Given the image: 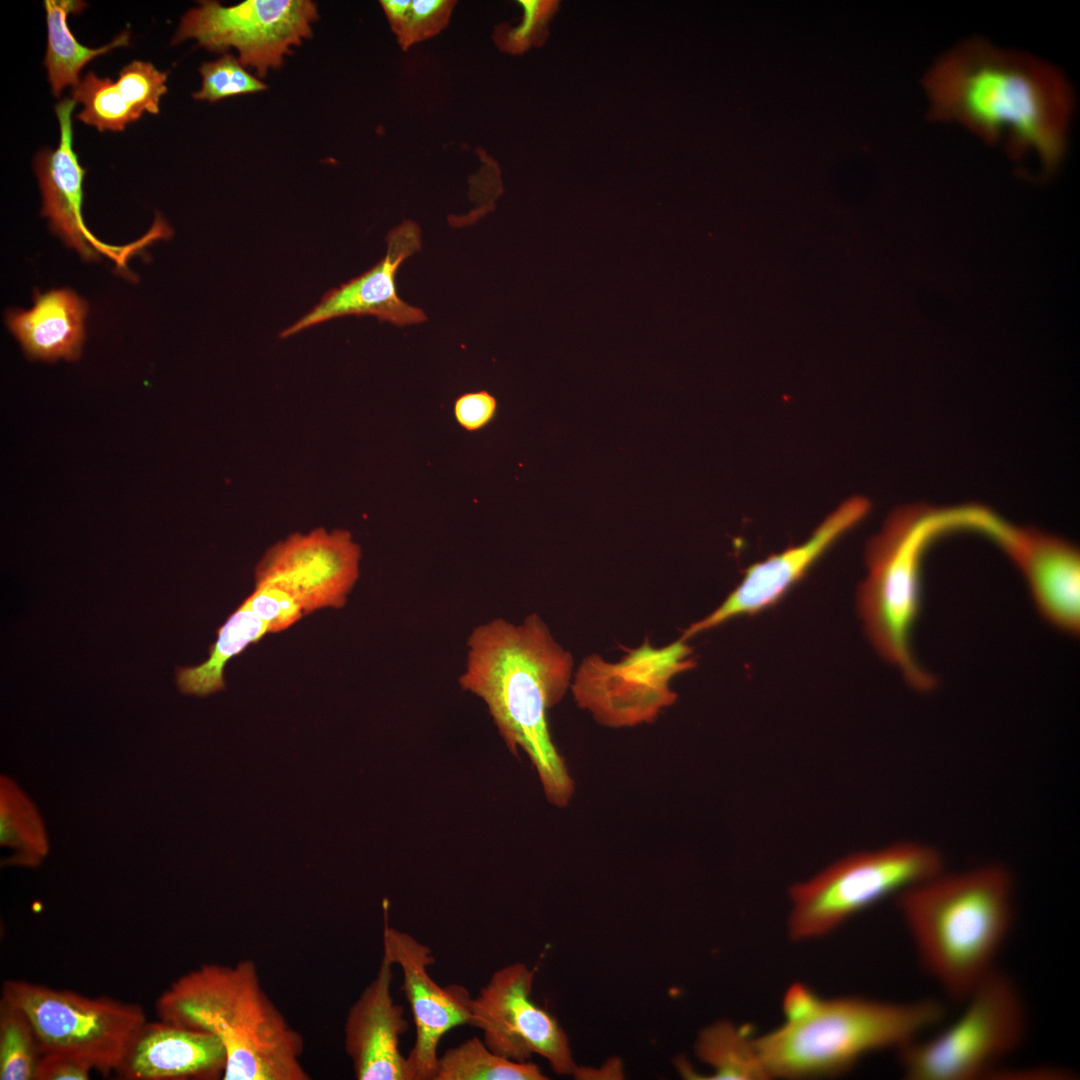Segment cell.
Here are the masks:
<instances>
[{
    "label": "cell",
    "mask_w": 1080,
    "mask_h": 1080,
    "mask_svg": "<svg viewBox=\"0 0 1080 1080\" xmlns=\"http://www.w3.org/2000/svg\"><path fill=\"white\" fill-rule=\"evenodd\" d=\"M943 871L934 848L901 842L849 855L790 889L792 940L825 936L880 900Z\"/></svg>",
    "instance_id": "cell-7"
},
{
    "label": "cell",
    "mask_w": 1080,
    "mask_h": 1080,
    "mask_svg": "<svg viewBox=\"0 0 1080 1080\" xmlns=\"http://www.w3.org/2000/svg\"><path fill=\"white\" fill-rule=\"evenodd\" d=\"M86 6L84 1L79 0L44 1L48 32L44 65L51 91L56 97L67 86L75 87L80 83V72L92 59L129 43L128 31L100 48H89L79 43L70 31L67 18L70 14L82 12Z\"/></svg>",
    "instance_id": "cell-22"
},
{
    "label": "cell",
    "mask_w": 1080,
    "mask_h": 1080,
    "mask_svg": "<svg viewBox=\"0 0 1080 1080\" xmlns=\"http://www.w3.org/2000/svg\"><path fill=\"white\" fill-rule=\"evenodd\" d=\"M158 1019L217 1037L222 1080H308L304 1038L266 993L253 960L205 963L156 999Z\"/></svg>",
    "instance_id": "cell-3"
},
{
    "label": "cell",
    "mask_w": 1080,
    "mask_h": 1080,
    "mask_svg": "<svg viewBox=\"0 0 1080 1080\" xmlns=\"http://www.w3.org/2000/svg\"><path fill=\"white\" fill-rule=\"evenodd\" d=\"M42 1052L26 1016L0 1001V1080H35Z\"/></svg>",
    "instance_id": "cell-28"
},
{
    "label": "cell",
    "mask_w": 1080,
    "mask_h": 1080,
    "mask_svg": "<svg viewBox=\"0 0 1080 1080\" xmlns=\"http://www.w3.org/2000/svg\"><path fill=\"white\" fill-rule=\"evenodd\" d=\"M697 1057L714 1072L702 1079L765 1080L766 1070L747 1028L718 1021L703 1029L696 1042Z\"/></svg>",
    "instance_id": "cell-25"
},
{
    "label": "cell",
    "mask_w": 1080,
    "mask_h": 1080,
    "mask_svg": "<svg viewBox=\"0 0 1080 1080\" xmlns=\"http://www.w3.org/2000/svg\"><path fill=\"white\" fill-rule=\"evenodd\" d=\"M466 646L461 688L483 701L509 751L529 757L549 803L567 806L574 781L552 741L547 712L571 687V653L537 614L521 623L479 624Z\"/></svg>",
    "instance_id": "cell-2"
},
{
    "label": "cell",
    "mask_w": 1080,
    "mask_h": 1080,
    "mask_svg": "<svg viewBox=\"0 0 1080 1080\" xmlns=\"http://www.w3.org/2000/svg\"><path fill=\"white\" fill-rule=\"evenodd\" d=\"M225 1068L217 1037L158 1019L144 1023L115 1073L125 1080H217Z\"/></svg>",
    "instance_id": "cell-20"
},
{
    "label": "cell",
    "mask_w": 1080,
    "mask_h": 1080,
    "mask_svg": "<svg viewBox=\"0 0 1080 1080\" xmlns=\"http://www.w3.org/2000/svg\"><path fill=\"white\" fill-rule=\"evenodd\" d=\"M870 512L869 501L854 496L830 513L811 536L778 554L748 567L739 585L720 606L684 630L686 640L730 619L757 614L780 601L845 534Z\"/></svg>",
    "instance_id": "cell-15"
},
{
    "label": "cell",
    "mask_w": 1080,
    "mask_h": 1080,
    "mask_svg": "<svg viewBox=\"0 0 1080 1080\" xmlns=\"http://www.w3.org/2000/svg\"><path fill=\"white\" fill-rule=\"evenodd\" d=\"M1 999L26 1016L42 1054L75 1057L103 1075L117 1071L147 1021L139 1004L25 980L4 981Z\"/></svg>",
    "instance_id": "cell-9"
},
{
    "label": "cell",
    "mask_w": 1080,
    "mask_h": 1080,
    "mask_svg": "<svg viewBox=\"0 0 1080 1080\" xmlns=\"http://www.w3.org/2000/svg\"><path fill=\"white\" fill-rule=\"evenodd\" d=\"M317 18L310 0H246L232 6L200 1L182 17L172 43L195 39L212 52L235 48L241 64L264 77L312 35Z\"/></svg>",
    "instance_id": "cell-11"
},
{
    "label": "cell",
    "mask_w": 1080,
    "mask_h": 1080,
    "mask_svg": "<svg viewBox=\"0 0 1080 1080\" xmlns=\"http://www.w3.org/2000/svg\"><path fill=\"white\" fill-rule=\"evenodd\" d=\"M76 102L62 99L55 112L59 120L60 139L55 149H42L35 159V171L42 192V214L50 221L51 230L84 259L95 260L104 254L126 268L128 258L155 240L168 238V229L156 220L140 239L125 246L101 242L85 225L82 216L83 181L85 170L72 146V112Z\"/></svg>",
    "instance_id": "cell-16"
},
{
    "label": "cell",
    "mask_w": 1080,
    "mask_h": 1080,
    "mask_svg": "<svg viewBox=\"0 0 1080 1080\" xmlns=\"http://www.w3.org/2000/svg\"><path fill=\"white\" fill-rule=\"evenodd\" d=\"M92 1068L85 1062L65 1054H42L35 1080H88Z\"/></svg>",
    "instance_id": "cell-34"
},
{
    "label": "cell",
    "mask_w": 1080,
    "mask_h": 1080,
    "mask_svg": "<svg viewBox=\"0 0 1080 1080\" xmlns=\"http://www.w3.org/2000/svg\"><path fill=\"white\" fill-rule=\"evenodd\" d=\"M998 545L1025 576L1039 613L1063 632L1080 630V553L1069 541L1011 525Z\"/></svg>",
    "instance_id": "cell-18"
},
{
    "label": "cell",
    "mask_w": 1080,
    "mask_h": 1080,
    "mask_svg": "<svg viewBox=\"0 0 1080 1080\" xmlns=\"http://www.w3.org/2000/svg\"><path fill=\"white\" fill-rule=\"evenodd\" d=\"M695 666L686 640L680 638L661 648L645 641L616 663L598 655L586 657L570 688L577 705L599 724L633 727L654 721L663 708L672 705L677 694L670 689L671 679Z\"/></svg>",
    "instance_id": "cell-10"
},
{
    "label": "cell",
    "mask_w": 1080,
    "mask_h": 1080,
    "mask_svg": "<svg viewBox=\"0 0 1080 1080\" xmlns=\"http://www.w3.org/2000/svg\"><path fill=\"white\" fill-rule=\"evenodd\" d=\"M360 559V547L346 530L293 534L265 553L255 570L256 583L289 592L304 614L340 608L358 580Z\"/></svg>",
    "instance_id": "cell-13"
},
{
    "label": "cell",
    "mask_w": 1080,
    "mask_h": 1080,
    "mask_svg": "<svg viewBox=\"0 0 1080 1080\" xmlns=\"http://www.w3.org/2000/svg\"><path fill=\"white\" fill-rule=\"evenodd\" d=\"M976 520L975 504L906 505L892 512L867 544V575L857 591L858 613L875 650L916 691L929 692L938 684L915 659L910 644L921 610L924 554L941 535L973 531Z\"/></svg>",
    "instance_id": "cell-5"
},
{
    "label": "cell",
    "mask_w": 1080,
    "mask_h": 1080,
    "mask_svg": "<svg viewBox=\"0 0 1080 1080\" xmlns=\"http://www.w3.org/2000/svg\"><path fill=\"white\" fill-rule=\"evenodd\" d=\"M924 970L964 1001L996 967L1013 919V880L1002 865L937 875L897 895Z\"/></svg>",
    "instance_id": "cell-4"
},
{
    "label": "cell",
    "mask_w": 1080,
    "mask_h": 1080,
    "mask_svg": "<svg viewBox=\"0 0 1080 1080\" xmlns=\"http://www.w3.org/2000/svg\"><path fill=\"white\" fill-rule=\"evenodd\" d=\"M523 18L517 27L499 28L497 45L506 52L520 54L533 45H541L547 37V23L556 12L558 1L520 0Z\"/></svg>",
    "instance_id": "cell-30"
},
{
    "label": "cell",
    "mask_w": 1080,
    "mask_h": 1080,
    "mask_svg": "<svg viewBox=\"0 0 1080 1080\" xmlns=\"http://www.w3.org/2000/svg\"><path fill=\"white\" fill-rule=\"evenodd\" d=\"M540 1067L514 1061L491 1051L483 1040L472 1037L438 1057L433 1080H544Z\"/></svg>",
    "instance_id": "cell-26"
},
{
    "label": "cell",
    "mask_w": 1080,
    "mask_h": 1080,
    "mask_svg": "<svg viewBox=\"0 0 1080 1080\" xmlns=\"http://www.w3.org/2000/svg\"><path fill=\"white\" fill-rule=\"evenodd\" d=\"M935 1000L892 1003L862 997L816 998L803 1015L754 1039L770 1077L836 1076L868 1053L900 1049L944 1018Z\"/></svg>",
    "instance_id": "cell-6"
},
{
    "label": "cell",
    "mask_w": 1080,
    "mask_h": 1080,
    "mask_svg": "<svg viewBox=\"0 0 1080 1080\" xmlns=\"http://www.w3.org/2000/svg\"><path fill=\"white\" fill-rule=\"evenodd\" d=\"M961 1016L936 1036L901 1047L909 1080H974L992 1076L1021 1044L1026 1011L1018 988L996 968L966 997Z\"/></svg>",
    "instance_id": "cell-8"
},
{
    "label": "cell",
    "mask_w": 1080,
    "mask_h": 1080,
    "mask_svg": "<svg viewBox=\"0 0 1080 1080\" xmlns=\"http://www.w3.org/2000/svg\"><path fill=\"white\" fill-rule=\"evenodd\" d=\"M72 99L83 105L77 118L99 131H123L127 124L138 120L142 112L136 106L128 88L120 81L98 77L88 72L73 87Z\"/></svg>",
    "instance_id": "cell-27"
},
{
    "label": "cell",
    "mask_w": 1080,
    "mask_h": 1080,
    "mask_svg": "<svg viewBox=\"0 0 1080 1080\" xmlns=\"http://www.w3.org/2000/svg\"><path fill=\"white\" fill-rule=\"evenodd\" d=\"M34 305L6 313V323L26 354L47 361L78 358L85 338L87 303L69 289L34 293Z\"/></svg>",
    "instance_id": "cell-21"
},
{
    "label": "cell",
    "mask_w": 1080,
    "mask_h": 1080,
    "mask_svg": "<svg viewBox=\"0 0 1080 1080\" xmlns=\"http://www.w3.org/2000/svg\"><path fill=\"white\" fill-rule=\"evenodd\" d=\"M923 86L933 119L961 124L989 144L1004 140L1012 157L1032 156L1045 173L1062 162L1075 99L1051 63L973 37L943 53Z\"/></svg>",
    "instance_id": "cell-1"
},
{
    "label": "cell",
    "mask_w": 1080,
    "mask_h": 1080,
    "mask_svg": "<svg viewBox=\"0 0 1080 1080\" xmlns=\"http://www.w3.org/2000/svg\"><path fill=\"white\" fill-rule=\"evenodd\" d=\"M382 945V955L402 970L401 990L415 1023V1042L406 1057L410 1080H433L439 1043L451 1029L470 1025L472 997L462 985H438L427 970L435 961L431 948L387 921Z\"/></svg>",
    "instance_id": "cell-14"
},
{
    "label": "cell",
    "mask_w": 1080,
    "mask_h": 1080,
    "mask_svg": "<svg viewBox=\"0 0 1080 1080\" xmlns=\"http://www.w3.org/2000/svg\"><path fill=\"white\" fill-rule=\"evenodd\" d=\"M534 976L524 963L496 970L472 997L470 1026L482 1031L484 1043L498 1055L522 1062L538 1054L557 1074H573L577 1066L567 1034L531 999Z\"/></svg>",
    "instance_id": "cell-12"
},
{
    "label": "cell",
    "mask_w": 1080,
    "mask_h": 1080,
    "mask_svg": "<svg viewBox=\"0 0 1080 1080\" xmlns=\"http://www.w3.org/2000/svg\"><path fill=\"white\" fill-rule=\"evenodd\" d=\"M199 72L202 76L201 89L193 94L194 99L216 102L221 99L263 91L267 85L250 74L238 58L224 53L215 61L204 62Z\"/></svg>",
    "instance_id": "cell-29"
},
{
    "label": "cell",
    "mask_w": 1080,
    "mask_h": 1080,
    "mask_svg": "<svg viewBox=\"0 0 1080 1080\" xmlns=\"http://www.w3.org/2000/svg\"><path fill=\"white\" fill-rule=\"evenodd\" d=\"M454 6V1L446 0L411 1L403 22L394 31L399 45L406 50L438 34L447 25Z\"/></svg>",
    "instance_id": "cell-32"
},
{
    "label": "cell",
    "mask_w": 1080,
    "mask_h": 1080,
    "mask_svg": "<svg viewBox=\"0 0 1080 1080\" xmlns=\"http://www.w3.org/2000/svg\"><path fill=\"white\" fill-rule=\"evenodd\" d=\"M385 256L363 274L328 291L307 314L280 333L286 338L322 322L348 315H373L397 326L425 322L419 308L402 300L396 289L400 265L421 248V230L412 221H404L386 237Z\"/></svg>",
    "instance_id": "cell-17"
},
{
    "label": "cell",
    "mask_w": 1080,
    "mask_h": 1080,
    "mask_svg": "<svg viewBox=\"0 0 1080 1080\" xmlns=\"http://www.w3.org/2000/svg\"><path fill=\"white\" fill-rule=\"evenodd\" d=\"M245 601L271 633L287 629L305 615L289 592L268 582L256 583L255 590Z\"/></svg>",
    "instance_id": "cell-31"
},
{
    "label": "cell",
    "mask_w": 1080,
    "mask_h": 1080,
    "mask_svg": "<svg viewBox=\"0 0 1080 1080\" xmlns=\"http://www.w3.org/2000/svg\"><path fill=\"white\" fill-rule=\"evenodd\" d=\"M497 400L486 390L466 392L454 402V416L466 431L475 432L486 427L495 417Z\"/></svg>",
    "instance_id": "cell-33"
},
{
    "label": "cell",
    "mask_w": 1080,
    "mask_h": 1080,
    "mask_svg": "<svg viewBox=\"0 0 1080 1080\" xmlns=\"http://www.w3.org/2000/svg\"><path fill=\"white\" fill-rule=\"evenodd\" d=\"M0 844L10 853L1 866L37 868L50 845L43 818L32 799L7 775L0 777Z\"/></svg>",
    "instance_id": "cell-24"
},
{
    "label": "cell",
    "mask_w": 1080,
    "mask_h": 1080,
    "mask_svg": "<svg viewBox=\"0 0 1080 1080\" xmlns=\"http://www.w3.org/2000/svg\"><path fill=\"white\" fill-rule=\"evenodd\" d=\"M393 963L382 955L374 979L348 1010L344 1047L358 1080H410L400 1038L408 1030L391 993Z\"/></svg>",
    "instance_id": "cell-19"
},
{
    "label": "cell",
    "mask_w": 1080,
    "mask_h": 1080,
    "mask_svg": "<svg viewBox=\"0 0 1080 1080\" xmlns=\"http://www.w3.org/2000/svg\"><path fill=\"white\" fill-rule=\"evenodd\" d=\"M266 633L267 625L243 601L218 628L217 640L209 649L208 659L197 666L177 667L178 689L184 694L199 697L224 690L226 663Z\"/></svg>",
    "instance_id": "cell-23"
}]
</instances>
